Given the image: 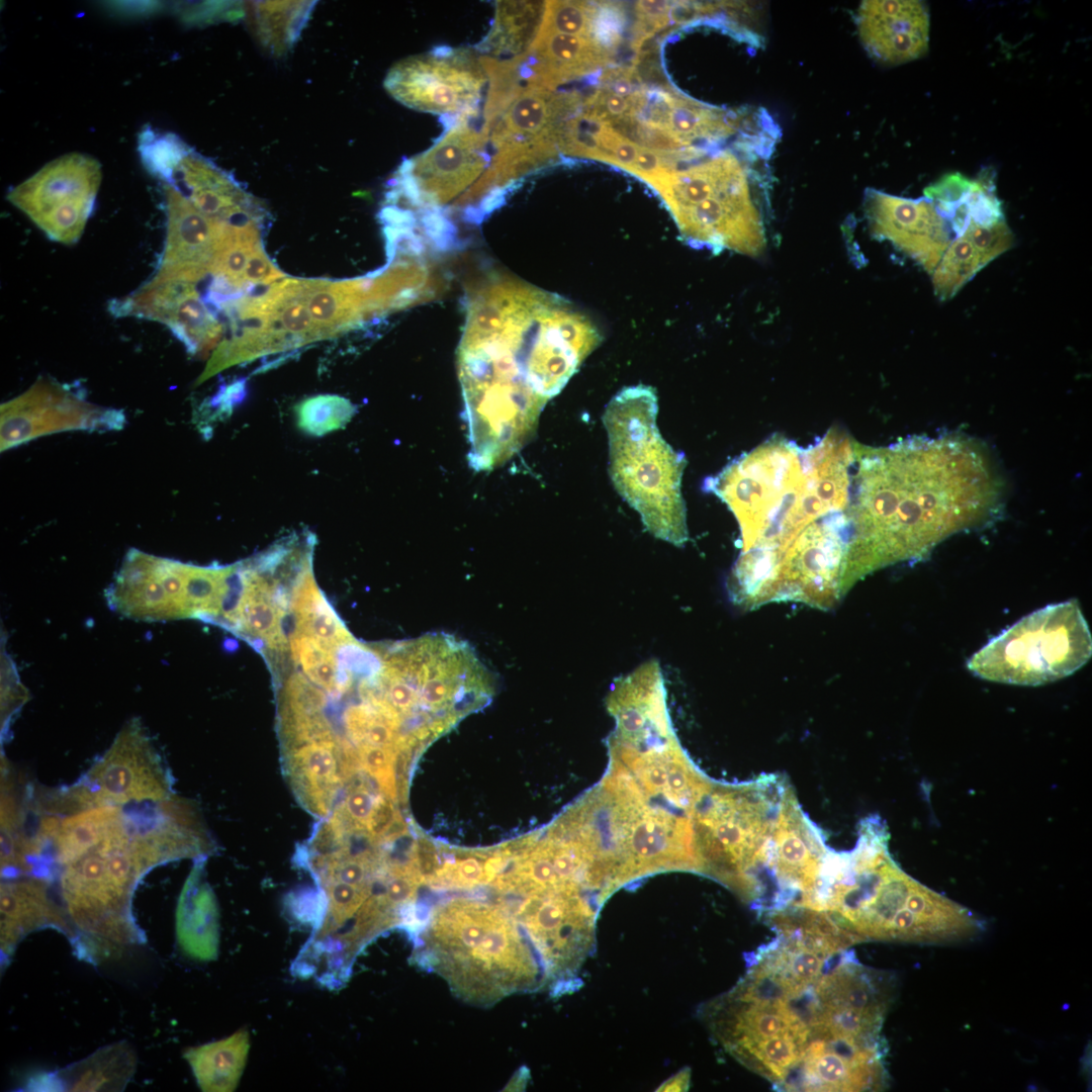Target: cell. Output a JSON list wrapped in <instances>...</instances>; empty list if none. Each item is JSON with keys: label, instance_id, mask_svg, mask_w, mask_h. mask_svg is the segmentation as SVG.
<instances>
[{"label": "cell", "instance_id": "cell-7", "mask_svg": "<svg viewBox=\"0 0 1092 1092\" xmlns=\"http://www.w3.org/2000/svg\"><path fill=\"white\" fill-rule=\"evenodd\" d=\"M707 486L736 517L743 553L768 548L810 523L806 448L782 435L731 461Z\"/></svg>", "mask_w": 1092, "mask_h": 1092}, {"label": "cell", "instance_id": "cell-18", "mask_svg": "<svg viewBox=\"0 0 1092 1092\" xmlns=\"http://www.w3.org/2000/svg\"><path fill=\"white\" fill-rule=\"evenodd\" d=\"M859 40L876 61L899 65L924 55L929 41V14L916 0H867L855 14Z\"/></svg>", "mask_w": 1092, "mask_h": 1092}, {"label": "cell", "instance_id": "cell-19", "mask_svg": "<svg viewBox=\"0 0 1092 1092\" xmlns=\"http://www.w3.org/2000/svg\"><path fill=\"white\" fill-rule=\"evenodd\" d=\"M281 765L298 803L321 819L332 813L343 785L355 774L335 741H313L282 750Z\"/></svg>", "mask_w": 1092, "mask_h": 1092}, {"label": "cell", "instance_id": "cell-8", "mask_svg": "<svg viewBox=\"0 0 1092 1092\" xmlns=\"http://www.w3.org/2000/svg\"><path fill=\"white\" fill-rule=\"evenodd\" d=\"M147 873L132 843L130 820H124L99 843L62 867L61 895L72 923L84 934L76 944L88 957L110 956L144 935L133 921L130 900Z\"/></svg>", "mask_w": 1092, "mask_h": 1092}, {"label": "cell", "instance_id": "cell-27", "mask_svg": "<svg viewBox=\"0 0 1092 1092\" xmlns=\"http://www.w3.org/2000/svg\"><path fill=\"white\" fill-rule=\"evenodd\" d=\"M598 6L577 1L545 2L539 29L580 35L596 39Z\"/></svg>", "mask_w": 1092, "mask_h": 1092}, {"label": "cell", "instance_id": "cell-24", "mask_svg": "<svg viewBox=\"0 0 1092 1092\" xmlns=\"http://www.w3.org/2000/svg\"><path fill=\"white\" fill-rule=\"evenodd\" d=\"M136 1056L125 1041L99 1049L62 1072L69 1091H121L134 1074Z\"/></svg>", "mask_w": 1092, "mask_h": 1092}, {"label": "cell", "instance_id": "cell-26", "mask_svg": "<svg viewBox=\"0 0 1092 1092\" xmlns=\"http://www.w3.org/2000/svg\"><path fill=\"white\" fill-rule=\"evenodd\" d=\"M355 412V405L343 396L318 394L302 400L297 405V424L309 435L323 436L343 428Z\"/></svg>", "mask_w": 1092, "mask_h": 1092}, {"label": "cell", "instance_id": "cell-20", "mask_svg": "<svg viewBox=\"0 0 1092 1092\" xmlns=\"http://www.w3.org/2000/svg\"><path fill=\"white\" fill-rule=\"evenodd\" d=\"M1 953L8 960L18 942L28 933L51 927L71 939L75 933L66 913L53 900L44 879L13 878L1 884Z\"/></svg>", "mask_w": 1092, "mask_h": 1092}, {"label": "cell", "instance_id": "cell-15", "mask_svg": "<svg viewBox=\"0 0 1092 1092\" xmlns=\"http://www.w3.org/2000/svg\"><path fill=\"white\" fill-rule=\"evenodd\" d=\"M166 209V242L153 278L197 284L210 272L225 240L241 225L265 217L229 219L194 206L174 187L162 183Z\"/></svg>", "mask_w": 1092, "mask_h": 1092}, {"label": "cell", "instance_id": "cell-12", "mask_svg": "<svg viewBox=\"0 0 1092 1092\" xmlns=\"http://www.w3.org/2000/svg\"><path fill=\"white\" fill-rule=\"evenodd\" d=\"M101 178V165L95 158L70 153L11 189L7 199L50 240L71 245L84 232Z\"/></svg>", "mask_w": 1092, "mask_h": 1092}, {"label": "cell", "instance_id": "cell-10", "mask_svg": "<svg viewBox=\"0 0 1092 1092\" xmlns=\"http://www.w3.org/2000/svg\"><path fill=\"white\" fill-rule=\"evenodd\" d=\"M701 158L652 187L669 208L679 232H723L761 212L754 198L750 162L769 157L746 160L723 150Z\"/></svg>", "mask_w": 1092, "mask_h": 1092}, {"label": "cell", "instance_id": "cell-1", "mask_svg": "<svg viewBox=\"0 0 1092 1092\" xmlns=\"http://www.w3.org/2000/svg\"><path fill=\"white\" fill-rule=\"evenodd\" d=\"M747 954L746 972L705 1006L713 1036L780 1091H863L881 1051L867 1045L868 1009L850 983L845 945L799 926Z\"/></svg>", "mask_w": 1092, "mask_h": 1092}, {"label": "cell", "instance_id": "cell-30", "mask_svg": "<svg viewBox=\"0 0 1092 1092\" xmlns=\"http://www.w3.org/2000/svg\"><path fill=\"white\" fill-rule=\"evenodd\" d=\"M2 658L1 721L2 730L6 731L14 713L27 701V691L15 677V670L13 665L8 663L7 656L2 655Z\"/></svg>", "mask_w": 1092, "mask_h": 1092}, {"label": "cell", "instance_id": "cell-17", "mask_svg": "<svg viewBox=\"0 0 1092 1092\" xmlns=\"http://www.w3.org/2000/svg\"><path fill=\"white\" fill-rule=\"evenodd\" d=\"M863 212L874 238L891 242L930 274L953 240L947 222L925 196L904 198L868 189Z\"/></svg>", "mask_w": 1092, "mask_h": 1092}, {"label": "cell", "instance_id": "cell-3", "mask_svg": "<svg viewBox=\"0 0 1092 1092\" xmlns=\"http://www.w3.org/2000/svg\"><path fill=\"white\" fill-rule=\"evenodd\" d=\"M843 585L925 556L976 522L990 503L982 459L949 441L907 439L884 448L854 441Z\"/></svg>", "mask_w": 1092, "mask_h": 1092}, {"label": "cell", "instance_id": "cell-28", "mask_svg": "<svg viewBox=\"0 0 1092 1092\" xmlns=\"http://www.w3.org/2000/svg\"><path fill=\"white\" fill-rule=\"evenodd\" d=\"M964 234L971 240L986 265L1012 247L1014 240L1005 219L991 225L971 222Z\"/></svg>", "mask_w": 1092, "mask_h": 1092}, {"label": "cell", "instance_id": "cell-31", "mask_svg": "<svg viewBox=\"0 0 1092 1092\" xmlns=\"http://www.w3.org/2000/svg\"><path fill=\"white\" fill-rule=\"evenodd\" d=\"M690 1079V1069L685 1068L680 1072L672 1076L670 1079L662 1083L658 1087L657 1091H686L689 1089Z\"/></svg>", "mask_w": 1092, "mask_h": 1092}, {"label": "cell", "instance_id": "cell-13", "mask_svg": "<svg viewBox=\"0 0 1092 1092\" xmlns=\"http://www.w3.org/2000/svg\"><path fill=\"white\" fill-rule=\"evenodd\" d=\"M122 412L95 405L67 384L41 377L1 404V451L66 431H110L124 425Z\"/></svg>", "mask_w": 1092, "mask_h": 1092}, {"label": "cell", "instance_id": "cell-16", "mask_svg": "<svg viewBox=\"0 0 1092 1092\" xmlns=\"http://www.w3.org/2000/svg\"><path fill=\"white\" fill-rule=\"evenodd\" d=\"M186 572V563L131 549L105 593L108 605L143 621L192 618Z\"/></svg>", "mask_w": 1092, "mask_h": 1092}, {"label": "cell", "instance_id": "cell-21", "mask_svg": "<svg viewBox=\"0 0 1092 1092\" xmlns=\"http://www.w3.org/2000/svg\"><path fill=\"white\" fill-rule=\"evenodd\" d=\"M205 857L196 858L181 890L176 908V937L190 959L217 958L219 913L215 895L205 879Z\"/></svg>", "mask_w": 1092, "mask_h": 1092}, {"label": "cell", "instance_id": "cell-6", "mask_svg": "<svg viewBox=\"0 0 1092 1092\" xmlns=\"http://www.w3.org/2000/svg\"><path fill=\"white\" fill-rule=\"evenodd\" d=\"M655 390L629 386L608 403L603 422L609 474L616 490L656 537L681 545L688 539L681 477L686 457L661 437Z\"/></svg>", "mask_w": 1092, "mask_h": 1092}, {"label": "cell", "instance_id": "cell-25", "mask_svg": "<svg viewBox=\"0 0 1092 1092\" xmlns=\"http://www.w3.org/2000/svg\"><path fill=\"white\" fill-rule=\"evenodd\" d=\"M985 266L971 240L965 234L956 237L931 273L935 295L951 298Z\"/></svg>", "mask_w": 1092, "mask_h": 1092}, {"label": "cell", "instance_id": "cell-22", "mask_svg": "<svg viewBox=\"0 0 1092 1092\" xmlns=\"http://www.w3.org/2000/svg\"><path fill=\"white\" fill-rule=\"evenodd\" d=\"M544 8L545 2L496 1L491 26L476 52L495 60L522 56L538 33Z\"/></svg>", "mask_w": 1092, "mask_h": 1092}, {"label": "cell", "instance_id": "cell-14", "mask_svg": "<svg viewBox=\"0 0 1092 1092\" xmlns=\"http://www.w3.org/2000/svg\"><path fill=\"white\" fill-rule=\"evenodd\" d=\"M78 784L94 805L157 803L173 795L169 771L136 720L119 731Z\"/></svg>", "mask_w": 1092, "mask_h": 1092}, {"label": "cell", "instance_id": "cell-4", "mask_svg": "<svg viewBox=\"0 0 1092 1092\" xmlns=\"http://www.w3.org/2000/svg\"><path fill=\"white\" fill-rule=\"evenodd\" d=\"M885 822L872 815L855 847L830 850L812 908L854 943L868 940L943 944L973 938L983 922L969 909L920 884L892 858Z\"/></svg>", "mask_w": 1092, "mask_h": 1092}, {"label": "cell", "instance_id": "cell-11", "mask_svg": "<svg viewBox=\"0 0 1092 1092\" xmlns=\"http://www.w3.org/2000/svg\"><path fill=\"white\" fill-rule=\"evenodd\" d=\"M487 85L480 56L448 46L397 62L384 80L396 101L442 118L478 114Z\"/></svg>", "mask_w": 1092, "mask_h": 1092}, {"label": "cell", "instance_id": "cell-2", "mask_svg": "<svg viewBox=\"0 0 1092 1092\" xmlns=\"http://www.w3.org/2000/svg\"><path fill=\"white\" fill-rule=\"evenodd\" d=\"M600 340L556 294L503 276L470 289L456 354L469 466L491 470L516 454Z\"/></svg>", "mask_w": 1092, "mask_h": 1092}, {"label": "cell", "instance_id": "cell-5", "mask_svg": "<svg viewBox=\"0 0 1092 1092\" xmlns=\"http://www.w3.org/2000/svg\"><path fill=\"white\" fill-rule=\"evenodd\" d=\"M422 941V961L471 1004L492 1005L548 981L521 925L498 908L453 901L434 914Z\"/></svg>", "mask_w": 1092, "mask_h": 1092}, {"label": "cell", "instance_id": "cell-29", "mask_svg": "<svg viewBox=\"0 0 1092 1092\" xmlns=\"http://www.w3.org/2000/svg\"><path fill=\"white\" fill-rule=\"evenodd\" d=\"M436 878L442 883L447 881L460 887L476 886L490 881L486 862L482 863L474 856L460 859L445 870H438L432 880Z\"/></svg>", "mask_w": 1092, "mask_h": 1092}, {"label": "cell", "instance_id": "cell-23", "mask_svg": "<svg viewBox=\"0 0 1092 1092\" xmlns=\"http://www.w3.org/2000/svg\"><path fill=\"white\" fill-rule=\"evenodd\" d=\"M250 1050L249 1032L190 1048L184 1052L199 1088L205 1092L234 1091L245 1069Z\"/></svg>", "mask_w": 1092, "mask_h": 1092}, {"label": "cell", "instance_id": "cell-9", "mask_svg": "<svg viewBox=\"0 0 1092 1092\" xmlns=\"http://www.w3.org/2000/svg\"><path fill=\"white\" fill-rule=\"evenodd\" d=\"M1091 654L1090 628L1073 599L1021 618L990 639L966 665L985 680L1035 687L1073 674Z\"/></svg>", "mask_w": 1092, "mask_h": 1092}]
</instances>
